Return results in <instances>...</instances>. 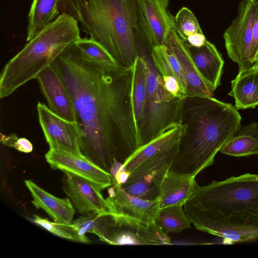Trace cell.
<instances>
[{"label": "cell", "mask_w": 258, "mask_h": 258, "mask_svg": "<svg viewBox=\"0 0 258 258\" xmlns=\"http://www.w3.org/2000/svg\"><path fill=\"white\" fill-rule=\"evenodd\" d=\"M52 65L72 98L82 134V154L110 172L115 160L122 163L140 147L132 67L97 61L74 43Z\"/></svg>", "instance_id": "6da1fadb"}, {"label": "cell", "mask_w": 258, "mask_h": 258, "mask_svg": "<svg viewBox=\"0 0 258 258\" xmlns=\"http://www.w3.org/2000/svg\"><path fill=\"white\" fill-rule=\"evenodd\" d=\"M241 121L238 110L231 103L214 97H185L181 121L185 128L169 168L196 177L213 164Z\"/></svg>", "instance_id": "7a4b0ae2"}, {"label": "cell", "mask_w": 258, "mask_h": 258, "mask_svg": "<svg viewBox=\"0 0 258 258\" xmlns=\"http://www.w3.org/2000/svg\"><path fill=\"white\" fill-rule=\"evenodd\" d=\"M138 0H61L59 10L73 18L83 31L101 44L122 66L138 56Z\"/></svg>", "instance_id": "3957f363"}, {"label": "cell", "mask_w": 258, "mask_h": 258, "mask_svg": "<svg viewBox=\"0 0 258 258\" xmlns=\"http://www.w3.org/2000/svg\"><path fill=\"white\" fill-rule=\"evenodd\" d=\"M80 37L78 22L63 13L41 31L4 68L0 77V98H6L31 80Z\"/></svg>", "instance_id": "277c9868"}, {"label": "cell", "mask_w": 258, "mask_h": 258, "mask_svg": "<svg viewBox=\"0 0 258 258\" xmlns=\"http://www.w3.org/2000/svg\"><path fill=\"white\" fill-rule=\"evenodd\" d=\"M187 202L258 223V174L245 173L204 186L196 184Z\"/></svg>", "instance_id": "5b68a950"}, {"label": "cell", "mask_w": 258, "mask_h": 258, "mask_svg": "<svg viewBox=\"0 0 258 258\" xmlns=\"http://www.w3.org/2000/svg\"><path fill=\"white\" fill-rule=\"evenodd\" d=\"M138 49V56L145 61L147 75L145 106L138 134L141 147L170 127L181 124L184 99L175 97L165 89L162 77L153 62L148 47L140 42Z\"/></svg>", "instance_id": "8992f818"}, {"label": "cell", "mask_w": 258, "mask_h": 258, "mask_svg": "<svg viewBox=\"0 0 258 258\" xmlns=\"http://www.w3.org/2000/svg\"><path fill=\"white\" fill-rule=\"evenodd\" d=\"M183 208L191 224L200 231L234 243L251 241L258 238V227L226 216L217 210L199 208L187 202Z\"/></svg>", "instance_id": "52a82bcc"}, {"label": "cell", "mask_w": 258, "mask_h": 258, "mask_svg": "<svg viewBox=\"0 0 258 258\" xmlns=\"http://www.w3.org/2000/svg\"><path fill=\"white\" fill-rule=\"evenodd\" d=\"M180 139L136 168L121 187L130 194L143 199L159 198L162 180L177 151Z\"/></svg>", "instance_id": "ba28073f"}, {"label": "cell", "mask_w": 258, "mask_h": 258, "mask_svg": "<svg viewBox=\"0 0 258 258\" xmlns=\"http://www.w3.org/2000/svg\"><path fill=\"white\" fill-rule=\"evenodd\" d=\"M257 3L258 0H242L236 17L223 35L228 56L238 64L239 71L254 65L249 59V51Z\"/></svg>", "instance_id": "9c48e42d"}, {"label": "cell", "mask_w": 258, "mask_h": 258, "mask_svg": "<svg viewBox=\"0 0 258 258\" xmlns=\"http://www.w3.org/2000/svg\"><path fill=\"white\" fill-rule=\"evenodd\" d=\"M170 0H138L140 32L151 49L165 45L170 32L175 28L174 17L168 9Z\"/></svg>", "instance_id": "30bf717a"}, {"label": "cell", "mask_w": 258, "mask_h": 258, "mask_svg": "<svg viewBox=\"0 0 258 258\" xmlns=\"http://www.w3.org/2000/svg\"><path fill=\"white\" fill-rule=\"evenodd\" d=\"M38 120L49 148L84 156L81 152L82 132L77 121L58 116L45 104L37 105Z\"/></svg>", "instance_id": "8fae6325"}, {"label": "cell", "mask_w": 258, "mask_h": 258, "mask_svg": "<svg viewBox=\"0 0 258 258\" xmlns=\"http://www.w3.org/2000/svg\"><path fill=\"white\" fill-rule=\"evenodd\" d=\"M104 242L113 245H169L168 237L155 224L125 219H113Z\"/></svg>", "instance_id": "7c38bea8"}, {"label": "cell", "mask_w": 258, "mask_h": 258, "mask_svg": "<svg viewBox=\"0 0 258 258\" xmlns=\"http://www.w3.org/2000/svg\"><path fill=\"white\" fill-rule=\"evenodd\" d=\"M62 171L63 190L78 213L82 215L111 214L110 205L99 187L73 173Z\"/></svg>", "instance_id": "4fadbf2b"}, {"label": "cell", "mask_w": 258, "mask_h": 258, "mask_svg": "<svg viewBox=\"0 0 258 258\" xmlns=\"http://www.w3.org/2000/svg\"><path fill=\"white\" fill-rule=\"evenodd\" d=\"M45 157L53 169L73 173L91 182L101 190L113 184V175L84 156L49 149Z\"/></svg>", "instance_id": "5bb4252c"}, {"label": "cell", "mask_w": 258, "mask_h": 258, "mask_svg": "<svg viewBox=\"0 0 258 258\" xmlns=\"http://www.w3.org/2000/svg\"><path fill=\"white\" fill-rule=\"evenodd\" d=\"M106 199L114 218H123L147 223H154L160 208V200H145L130 194L121 186L108 190Z\"/></svg>", "instance_id": "9a60e30c"}, {"label": "cell", "mask_w": 258, "mask_h": 258, "mask_svg": "<svg viewBox=\"0 0 258 258\" xmlns=\"http://www.w3.org/2000/svg\"><path fill=\"white\" fill-rule=\"evenodd\" d=\"M36 79L49 109L67 120L77 121L71 96L54 67L45 68Z\"/></svg>", "instance_id": "2e32d148"}, {"label": "cell", "mask_w": 258, "mask_h": 258, "mask_svg": "<svg viewBox=\"0 0 258 258\" xmlns=\"http://www.w3.org/2000/svg\"><path fill=\"white\" fill-rule=\"evenodd\" d=\"M177 59L186 84V97H214V91L202 78L198 71L192 56L185 44L172 29L165 45Z\"/></svg>", "instance_id": "e0dca14e"}, {"label": "cell", "mask_w": 258, "mask_h": 258, "mask_svg": "<svg viewBox=\"0 0 258 258\" xmlns=\"http://www.w3.org/2000/svg\"><path fill=\"white\" fill-rule=\"evenodd\" d=\"M185 44L200 75L214 91L221 85L224 64L222 54L216 46L208 40L200 47Z\"/></svg>", "instance_id": "ac0fdd59"}, {"label": "cell", "mask_w": 258, "mask_h": 258, "mask_svg": "<svg viewBox=\"0 0 258 258\" xmlns=\"http://www.w3.org/2000/svg\"><path fill=\"white\" fill-rule=\"evenodd\" d=\"M25 183L33 198L32 203L43 210L54 222L71 224L75 209L69 198L60 199L46 191L30 180Z\"/></svg>", "instance_id": "d6986e66"}, {"label": "cell", "mask_w": 258, "mask_h": 258, "mask_svg": "<svg viewBox=\"0 0 258 258\" xmlns=\"http://www.w3.org/2000/svg\"><path fill=\"white\" fill-rule=\"evenodd\" d=\"M184 128L182 124L171 127L151 141L140 147L122 163L120 168L131 174L141 164L179 140Z\"/></svg>", "instance_id": "ffe728a7"}, {"label": "cell", "mask_w": 258, "mask_h": 258, "mask_svg": "<svg viewBox=\"0 0 258 258\" xmlns=\"http://www.w3.org/2000/svg\"><path fill=\"white\" fill-rule=\"evenodd\" d=\"M195 178L169 168L160 186L159 197L160 208L178 205L183 206L197 184Z\"/></svg>", "instance_id": "44dd1931"}, {"label": "cell", "mask_w": 258, "mask_h": 258, "mask_svg": "<svg viewBox=\"0 0 258 258\" xmlns=\"http://www.w3.org/2000/svg\"><path fill=\"white\" fill-rule=\"evenodd\" d=\"M228 95L234 98L237 110L258 106V61L252 67L239 71L231 81Z\"/></svg>", "instance_id": "7402d4cb"}, {"label": "cell", "mask_w": 258, "mask_h": 258, "mask_svg": "<svg viewBox=\"0 0 258 258\" xmlns=\"http://www.w3.org/2000/svg\"><path fill=\"white\" fill-rule=\"evenodd\" d=\"M234 157L258 155V124L240 125L220 151Z\"/></svg>", "instance_id": "603a6c76"}, {"label": "cell", "mask_w": 258, "mask_h": 258, "mask_svg": "<svg viewBox=\"0 0 258 258\" xmlns=\"http://www.w3.org/2000/svg\"><path fill=\"white\" fill-rule=\"evenodd\" d=\"M61 0H33L28 14L26 41L52 23L59 14Z\"/></svg>", "instance_id": "cb8c5ba5"}, {"label": "cell", "mask_w": 258, "mask_h": 258, "mask_svg": "<svg viewBox=\"0 0 258 258\" xmlns=\"http://www.w3.org/2000/svg\"><path fill=\"white\" fill-rule=\"evenodd\" d=\"M132 99L138 134L143 118L147 96L146 66L145 61L141 56H138L136 58L132 66Z\"/></svg>", "instance_id": "d4e9b609"}, {"label": "cell", "mask_w": 258, "mask_h": 258, "mask_svg": "<svg viewBox=\"0 0 258 258\" xmlns=\"http://www.w3.org/2000/svg\"><path fill=\"white\" fill-rule=\"evenodd\" d=\"M183 207L178 205L160 208L155 219V224L167 235L189 229L191 223Z\"/></svg>", "instance_id": "484cf974"}, {"label": "cell", "mask_w": 258, "mask_h": 258, "mask_svg": "<svg viewBox=\"0 0 258 258\" xmlns=\"http://www.w3.org/2000/svg\"><path fill=\"white\" fill-rule=\"evenodd\" d=\"M110 214L82 215L72 222L80 234L85 235L87 232L97 235L100 240L104 241L108 229L114 223Z\"/></svg>", "instance_id": "4316f807"}, {"label": "cell", "mask_w": 258, "mask_h": 258, "mask_svg": "<svg viewBox=\"0 0 258 258\" xmlns=\"http://www.w3.org/2000/svg\"><path fill=\"white\" fill-rule=\"evenodd\" d=\"M33 221L50 233L61 238L82 243H89L90 241L85 235L80 234L72 224L51 222L46 218L36 215H34Z\"/></svg>", "instance_id": "83f0119b"}, {"label": "cell", "mask_w": 258, "mask_h": 258, "mask_svg": "<svg viewBox=\"0 0 258 258\" xmlns=\"http://www.w3.org/2000/svg\"><path fill=\"white\" fill-rule=\"evenodd\" d=\"M175 28L180 38L185 41L195 33H203L197 19L187 8L183 7L174 18Z\"/></svg>", "instance_id": "f1b7e54d"}, {"label": "cell", "mask_w": 258, "mask_h": 258, "mask_svg": "<svg viewBox=\"0 0 258 258\" xmlns=\"http://www.w3.org/2000/svg\"><path fill=\"white\" fill-rule=\"evenodd\" d=\"M74 44L82 52L97 61L108 64H118L101 44L90 38H80Z\"/></svg>", "instance_id": "f546056e"}, {"label": "cell", "mask_w": 258, "mask_h": 258, "mask_svg": "<svg viewBox=\"0 0 258 258\" xmlns=\"http://www.w3.org/2000/svg\"><path fill=\"white\" fill-rule=\"evenodd\" d=\"M249 59L254 64L258 61V3L255 21L253 24L252 39L249 51Z\"/></svg>", "instance_id": "4dcf8cb0"}, {"label": "cell", "mask_w": 258, "mask_h": 258, "mask_svg": "<svg viewBox=\"0 0 258 258\" xmlns=\"http://www.w3.org/2000/svg\"><path fill=\"white\" fill-rule=\"evenodd\" d=\"M13 147L18 151L25 153H30L33 150L32 144L25 138H18Z\"/></svg>", "instance_id": "1f68e13d"}, {"label": "cell", "mask_w": 258, "mask_h": 258, "mask_svg": "<svg viewBox=\"0 0 258 258\" xmlns=\"http://www.w3.org/2000/svg\"><path fill=\"white\" fill-rule=\"evenodd\" d=\"M206 41L203 33H198L189 36L184 42L192 46L200 47L203 46Z\"/></svg>", "instance_id": "d6a6232c"}, {"label": "cell", "mask_w": 258, "mask_h": 258, "mask_svg": "<svg viewBox=\"0 0 258 258\" xmlns=\"http://www.w3.org/2000/svg\"><path fill=\"white\" fill-rule=\"evenodd\" d=\"M4 138L1 139V142L5 145L13 147L14 144L18 139L17 136L15 135H12L10 136H3Z\"/></svg>", "instance_id": "836d02e7"}]
</instances>
